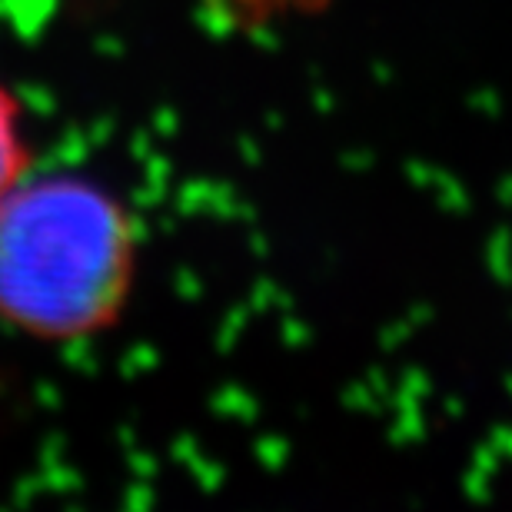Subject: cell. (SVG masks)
<instances>
[{
  "mask_svg": "<svg viewBox=\"0 0 512 512\" xmlns=\"http://www.w3.org/2000/svg\"><path fill=\"white\" fill-rule=\"evenodd\" d=\"M137 280L127 203L87 173L30 170L0 203V323L80 343L120 320Z\"/></svg>",
  "mask_w": 512,
  "mask_h": 512,
  "instance_id": "cell-1",
  "label": "cell"
},
{
  "mask_svg": "<svg viewBox=\"0 0 512 512\" xmlns=\"http://www.w3.org/2000/svg\"><path fill=\"white\" fill-rule=\"evenodd\" d=\"M30 170H34V150H30L24 104L7 84H0V203Z\"/></svg>",
  "mask_w": 512,
  "mask_h": 512,
  "instance_id": "cell-2",
  "label": "cell"
}]
</instances>
